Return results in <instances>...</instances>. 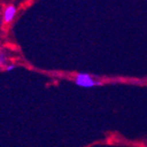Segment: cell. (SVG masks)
<instances>
[{"label":"cell","instance_id":"cell-1","mask_svg":"<svg viewBox=\"0 0 147 147\" xmlns=\"http://www.w3.org/2000/svg\"><path fill=\"white\" fill-rule=\"evenodd\" d=\"M74 82L77 86L84 88H92L95 86H102V82L99 80H96L93 76L88 73H78L76 74Z\"/></svg>","mask_w":147,"mask_h":147},{"label":"cell","instance_id":"cell-2","mask_svg":"<svg viewBox=\"0 0 147 147\" xmlns=\"http://www.w3.org/2000/svg\"><path fill=\"white\" fill-rule=\"evenodd\" d=\"M16 12H17V8L13 5L6 6L4 11H3V22L5 24H9L10 22H12V20L15 19Z\"/></svg>","mask_w":147,"mask_h":147},{"label":"cell","instance_id":"cell-3","mask_svg":"<svg viewBox=\"0 0 147 147\" xmlns=\"http://www.w3.org/2000/svg\"><path fill=\"white\" fill-rule=\"evenodd\" d=\"M15 68H16L15 64H7V65L5 66V71L10 72V71H12V70H15Z\"/></svg>","mask_w":147,"mask_h":147},{"label":"cell","instance_id":"cell-4","mask_svg":"<svg viewBox=\"0 0 147 147\" xmlns=\"http://www.w3.org/2000/svg\"><path fill=\"white\" fill-rule=\"evenodd\" d=\"M6 63V57H5L4 54L0 53V66H2Z\"/></svg>","mask_w":147,"mask_h":147}]
</instances>
